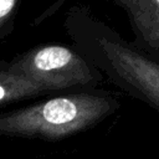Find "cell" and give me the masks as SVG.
<instances>
[{
	"mask_svg": "<svg viewBox=\"0 0 159 159\" xmlns=\"http://www.w3.org/2000/svg\"><path fill=\"white\" fill-rule=\"evenodd\" d=\"M21 0H0V41L15 27V17Z\"/></svg>",
	"mask_w": 159,
	"mask_h": 159,
	"instance_id": "5b68a950",
	"label": "cell"
},
{
	"mask_svg": "<svg viewBox=\"0 0 159 159\" xmlns=\"http://www.w3.org/2000/svg\"><path fill=\"white\" fill-rule=\"evenodd\" d=\"M7 67L48 93L93 91L103 75L73 47L41 45L7 61Z\"/></svg>",
	"mask_w": 159,
	"mask_h": 159,
	"instance_id": "7a4b0ae2",
	"label": "cell"
},
{
	"mask_svg": "<svg viewBox=\"0 0 159 159\" xmlns=\"http://www.w3.org/2000/svg\"><path fill=\"white\" fill-rule=\"evenodd\" d=\"M47 94L37 83L12 72L7 61H0V109L15 102Z\"/></svg>",
	"mask_w": 159,
	"mask_h": 159,
	"instance_id": "277c9868",
	"label": "cell"
},
{
	"mask_svg": "<svg viewBox=\"0 0 159 159\" xmlns=\"http://www.w3.org/2000/svg\"><path fill=\"white\" fill-rule=\"evenodd\" d=\"M119 107V101L108 92H70L0 111V135L56 142L97 125Z\"/></svg>",
	"mask_w": 159,
	"mask_h": 159,
	"instance_id": "6da1fadb",
	"label": "cell"
},
{
	"mask_svg": "<svg viewBox=\"0 0 159 159\" xmlns=\"http://www.w3.org/2000/svg\"><path fill=\"white\" fill-rule=\"evenodd\" d=\"M128 15L134 32L132 43L159 58V0H111Z\"/></svg>",
	"mask_w": 159,
	"mask_h": 159,
	"instance_id": "3957f363",
	"label": "cell"
}]
</instances>
